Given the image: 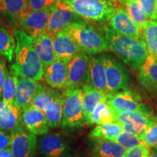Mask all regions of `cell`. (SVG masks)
Listing matches in <instances>:
<instances>
[{
	"label": "cell",
	"mask_w": 157,
	"mask_h": 157,
	"mask_svg": "<svg viewBox=\"0 0 157 157\" xmlns=\"http://www.w3.org/2000/svg\"><path fill=\"white\" fill-rule=\"evenodd\" d=\"M15 39V61L10 66V72L17 77L42 81L44 67L33 45V37L22 29L13 30Z\"/></svg>",
	"instance_id": "6da1fadb"
},
{
	"label": "cell",
	"mask_w": 157,
	"mask_h": 157,
	"mask_svg": "<svg viewBox=\"0 0 157 157\" xmlns=\"http://www.w3.org/2000/svg\"><path fill=\"white\" fill-rule=\"evenodd\" d=\"M103 28L109 50L114 52L131 68H140L149 56L144 41L119 34L110 26Z\"/></svg>",
	"instance_id": "7a4b0ae2"
},
{
	"label": "cell",
	"mask_w": 157,
	"mask_h": 157,
	"mask_svg": "<svg viewBox=\"0 0 157 157\" xmlns=\"http://www.w3.org/2000/svg\"><path fill=\"white\" fill-rule=\"evenodd\" d=\"M75 41L82 52L93 56L109 50L104 28H99L90 21L82 20L66 28L63 31Z\"/></svg>",
	"instance_id": "3957f363"
},
{
	"label": "cell",
	"mask_w": 157,
	"mask_h": 157,
	"mask_svg": "<svg viewBox=\"0 0 157 157\" xmlns=\"http://www.w3.org/2000/svg\"><path fill=\"white\" fill-rule=\"evenodd\" d=\"M74 13L85 21L99 23L110 21L117 11V0H63Z\"/></svg>",
	"instance_id": "277c9868"
},
{
	"label": "cell",
	"mask_w": 157,
	"mask_h": 157,
	"mask_svg": "<svg viewBox=\"0 0 157 157\" xmlns=\"http://www.w3.org/2000/svg\"><path fill=\"white\" fill-rule=\"evenodd\" d=\"M63 95V129L79 127L84 122L83 113V93L81 88L66 89Z\"/></svg>",
	"instance_id": "5b68a950"
},
{
	"label": "cell",
	"mask_w": 157,
	"mask_h": 157,
	"mask_svg": "<svg viewBox=\"0 0 157 157\" xmlns=\"http://www.w3.org/2000/svg\"><path fill=\"white\" fill-rule=\"evenodd\" d=\"M106 93L115 94L128 90L130 87V78L126 68L117 59L109 55H104Z\"/></svg>",
	"instance_id": "8992f818"
},
{
	"label": "cell",
	"mask_w": 157,
	"mask_h": 157,
	"mask_svg": "<svg viewBox=\"0 0 157 157\" xmlns=\"http://www.w3.org/2000/svg\"><path fill=\"white\" fill-rule=\"evenodd\" d=\"M107 101L116 113L139 111L151 115V110L146 104L143 103L140 95L129 90L115 94H109Z\"/></svg>",
	"instance_id": "52a82bcc"
},
{
	"label": "cell",
	"mask_w": 157,
	"mask_h": 157,
	"mask_svg": "<svg viewBox=\"0 0 157 157\" xmlns=\"http://www.w3.org/2000/svg\"><path fill=\"white\" fill-rule=\"evenodd\" d=\"M50 10L48 25L45 31L51 34L63 31L72 23L83 20L82 17L74 13L64 2L63 0H60Z\"/></svg>",
	"instance_id": "ba28073f"
},
{
	"label": "cell",
	"mask_w": 157,
	"mask_h": 157,
	"mask_svg": "<svg viewBox=\"0 0 157 157\" xmlns=\"http://www.w3.org/2000/svg\"><path fill=\"white\" fill-rule=\"evenodd\" d=\"M90 58L87 54L81 52L68 63V77L66 89L79 88L90 84Z\"/></svg>",
	"instance_id": "9c48e42d"
},
{
	"label": "cell",
	"mask_w": 157,
	"mask_h": 157,
	"mask_svg": "<svg viewBox=\"0 0 157 157\" xmlns=\"http://www.w3.org/2000/svg\"><path fill=\"white\" fill-rule=\"evenodd\" d=\"M43 157H69L71 147L62 133H49L40 137L38 144Z\"/></svg>",
	"instance_id": "30bf717a"
},
{
	"label": "cell",
	"mask_w": 157,
	"mask_h": 157,
	"mask_svg": "<svg viewBox=\"0 0 157 157\" xmlns=\"http://www.w3.org/2000/svg\"><path fill=\"white\" fill-rule=\"evenodd\" d=\"M50 14V10L26 11L21 15L17 29H22L32 37L39 36L46 31Z\"/></svg>",
	"instance_id": "8fae6325"
},
{
	"label": "cell",
	"mask_w": 157,
	"mask_h": 157,
	"mask_svg": "<svg viewBox=\"0 0 157 157\" xmlns=\"http://www.w3.org/2000/svg\"><path fill=\"white\" fill-rule=\"evenodd\" d=\"M12 135L11 151L14 157H34L37 138L36 135L26 132L23 128L10 133Z\"/></svg>",
	"instance_id": "7c38bea8"
},
{
	"label": "cell",
	"mask_w": 157,
	"mask_h": 157,
	"mask_svg": "<svg viewBox=\"0 0 157 157\" xmlns=\"http://www.w3.org/2000/svg\"><path fill=\"white\" fill-rule=\"evenodd\" d=\"M110 27L119 34L143 39V30L129 17L126 9L119 7L110 20Z\"/></svg>",
	"instance_id": "4fadbf2b"
},
{
	"label": "cell",
	"mask_w": 157,
	"mask_h": 157,
	"mask_svg": "<svg viewBox=\"0 0 157 157\" xmlns=\"http://www.w3.org/2000/svg\"><path fill=\"white\" fill-rule=\"evenodd\" d=\"M53 36V46L57 60L69 63L77 55L81 53L75 41L64 31H59Z\"/></svg>",
	"instance_id": "5bb4252c"
},
{
	"label": "cell",
	"mask_w": 157,
	"mask_h": 157,
	"mask_svg": "<svg viewBox=\"0 0 157 157\" xmlns=\"http://www.w3.org/2000/svg\"><path fill=\"white\" fill-rule=\"evenodd\" d=\"M41 84H42L36 80L18 77L16 93L13 103L15 106L21 111L30 106Z\"/></svg>",
	"instance_id": "9a60e30c"
},
{
	"label": "cell",
	"mask_w": 157,
	"mask_h": 157,
	"mask_svg": "<svg viewBox=\"0 0 157 157\" xmlns=\"http://www.w3.org/2000/svg\"><path fill=\"white\" fill-rule=\"evenodd\" d=\"M23 127L29 132L36 135H44L48 132L49 126L44 112L29 106L22 111Z\"/></svg>",
	"instance_id": "2e32d148"
},
{
	"label": "cell",
	"mask_w": 157,
	"mask_h": 157,
	"mask_svg": "<svg viewBox=\"0 0 157 157\" xmlns=\"http://www.w3.org/2000/svg\"><path fill=\"white\" fill-rule=\"evenodd\" d=\"M137 81L151 94L157 95V59L148 56L139 68Z\"/></svg>",
	"instance_id": "e0dca14e"
},
{
	"label": "cell",
	"mask_w": 157,
	"mask_h": 157,
	"mask_svg": "<svg viewBox=\"0 0 157 157\" xmlns=\"http://www.w3.org/2000/svg\"><path fill=\"white\" fill-rule=\"evenodd\" d=\"M21 112L14 104H6L0 96V129L11 133L23 128Z\"/></svg>",
	"instance_id": "ac0fdd59"
},
{
	"label": "cell",
	"mask_w": 157,
	"mask_h": 157,
	"mask_svg": "<svg viewBox=\"0 0 157 157\" xmlns=\"http://www.w3.org/2000/svg\"><path fill=\"white\" fill-rule=\"evenodd\" d=\"M68 62L56 59L50 66L44 68V76L47 84L54 89H65L68 77Z\"/></svg>",
	"instance_id": "d6986e66"
},
{
	"label": "cell",
	"mask_w": 157,
	"mask_h": 157,
	"mask_svg": "<svg viewBox=\"0 0 157 157\" xmlns=\"http://www.w3.org/2000/svg\"><path fill=\"white\" fill-rule=\"evenodd\" d=\"M29 10L28 0H0V13L16 29L21 15Z\"/></svg>",
	"instance_id": "ffe728a7"
},
{
	"label": "cell",
	"mask_w": 157,
	"mask_h": 157,
	"mask_svg": "<svg viewBox=\"0 0 157 157\" xmlns=\"http://www.w3.org/2000/svg\"><path fill=\"white\" fill-rule=\"evenodd\" d=\"M33 45L40 58L44 68L56 60L52 34L44 31L39 36L33 37Z\"/></svg>",
	"instance_id": "44dd1931"
},
{
	"label": "cell",
	"mask_w": 157,
	"mask_h": 157,
	"mask_svg": "<svg viewBox=\"0 0 157 157\" xmlns=\"http://www.w3.org/2000/svg\"><path fill=\"white\" fill-rule=\"evenodd\" d=\"M90 84L92 87L106 93V75L103 56H90Z\"/></svg>",
	"instance_id": "7402d4cb"
},
{
	"label": "cell",
	"mask_w": 157,
	"mask_h": 157,
	"mask_svg": "<svg viewBox=\"0 0 157 157\" xmlns=\"http://www.w3.org/2000/svg\"><path fill=\"white\" fill-rule=\"evenodd\" d=\"M81 89L83 93V113L84 122H86L95 107L106 99L109 94L95 89L89 84H84Z\"/></svg>",
	"instance_id": "603a6c76"
},
{
	"label": "cell",
	"mask_w": 157,
	"mask_h": 157,
	"mask_svg": "<svg viewBox=\"0 0 157 157\" xmlns=\"http://www.w3.org/2000/svg\"><path fill=\"white\" fill-rule=\"evenodd\" d=\"M93 154L95 157H123L127 149L113 140L93 138Z\"/></svg>",
	"instance_id": "cb8c5ba5"
},
{
	"label": "cell",
	"mask_w": 157,
	"mask_h": 157,
	"mask_svg": "<svg viewBox=\"0 0 157 157\" xmlns=\"http://www.w3.org/2000/svg\"><path fill=\"white\" fill-rule=\"evenodd\" d=\"M107 100L108 98L95 107L89 119L86 121V124L100 125L117 122V113L111 109Z\"/></svg>",
	"instance_id": "d4e9b609"
},
{
	"label": "cell",
	"mask_w": 157,
	"mask_h": 157,
	"mask_svg": "<svg viewBox=\"0 0 157 157\" xmlns=\"http://www.w3.org/2000/svg\"><path fill=\"white\" fill-rule=\"evenodd\" d=\"M63 109V95L58 93L52 101L48 104L44 111L48 126L50 128H56L62 122Z\"/></svg>",
	"instance_id": "484cf974"
},
{
	"label": "cell",
	"mask_w": 157,
	"mask_h": 157,
	"mask_svg": "<svg viewBox=\"0 0 157 157\" xmlns=\"http://www.w3.org/2000/svg\"><path fill=\"white\" fill-rule=\"evenodd\" d=\"M157 121L151 115L146 114L139 111H122L117 113V122L131 123L147 128L148 125Z\"/></svg>",
	"instance_id": "4316f807"
},
{
	"label": "cell",
	"mask_w": 157,
	"mask_h": 157,
	"mask_svg": "<svg viewBox=\"0 0 157 157\" xmlns=\"http://www.w3.org/2000/svg\"><path fill=\"white\" fill-rule=\"evenodd\" d=\"M15 50V36L5 25L0 27V56L13 61Z\"/></svg>",
	"instance_id": "83f0119b"
},
{
	"label": "cell",
	"mask_w": 157,
	"mask_h": 157,
	"mask_svg": "<svg viewBox=\"0 0 157 157\" xmlns=\"http://www.w3.org/2000/svg\"><path fill=\"white\" fill-rule=\"evenodd\" d=\"M123 132L120 123L113 122L97 125L90 132V136L93 138L115 140Z\"/></svg>",
	"instance_id": "f1b7e54d"
},
{
	"label": "cell",
	"mask_w": 157,
	"mask_h": 157,
	"mask_svg": "<svg viewBox=\"0 0 157 157\" xmlns=\"http://www.w3.org/2000/svg\"><path fill=\"white\" fill-rule=\"evenodd\" d=\"M143 40L149 56L157 59V22L149 20L143 30Z\"/></svg>",
	"instance_id": "f546056e"
},
{
	"label": "cell",
	"mask_w": 157,
	"mask_h": 157,
	"mask_svg": "<svg viewBox=\"0 0 157 157\" xmlns=\"http://www.w3.org/2000/svg\"><path fill=\"white\" fill-rule=\"evenodd\" d=\"M58 92L56 91V90L46 87L43 84H41L38 92L31 102L30 106L34 107L35 109L44 112L48 104L52 101V99L58 94Z\"/></svg>",
	"instance_id": "4dcf8cb0"
},
{
	"label": "cell",
	"mask_w": 157,
	"mask_h": 157,
	"mask_svg": "<svg viewBox=\"0 0 157 157\" xmlns=\"http://www.w3.org/2000/svg\"><path fill=\"white\" fill-rule=\"evenodd\" d=\"M18 77L8 71L6 76L4 82L2 91V98L6 104H13L15 93L17 90V84Z\"/></svg>",
	"instance_id": "1f68e13d"
},
{
	"label": "cell",
	"mask_w": 157,
	"mask_h": 157,
	"mask_svg": "<svg viewBox=\"0 0 157 157\" xmlns=\"http://www.w3.org/2000/svg\"><path fill=\"white\" fill-rule=\"evenodd\" d=\"M124 5L127 12L128 13L129 17L142 30H143L145 25H146L149 20L146 15L140 9L137 0L128 2Z\"/></svg>",
	"instance_id": "d6a6232c"
},
{
	"label": "cell",
	"mask_w": 157,
	"mask_h": 157,
	"mask_svg": "<svg viewBox=\"0 0 157 157\" xmlns=\"http://www.w3.org/2000/svg\"><path fill=\"white\" fill-rule=\"evenodd\" d=\"M115 142L119 143L124 148L127 149L133 148L137 146H146L142 137L131 133L122 132L115 139Z\"/></svg>",
	"instance_id": "836d02e7"
},
{
	"label": "cell",
	"mask_w": 157,
	"mask_h": 157,
	"mask_svg": "<svg viewBox=\"0 0 157 157\" xmlns=\"http://www.w3.org/2000/svg\"><path fill=\"white\" fill-rule=\"evenodd\" d=\"M142 139L146 146L148 148L157 147V121L147 127L142 135Z\"/></svg>",
	"instance_id": "e575fe53"
},
{
	"label": "cell",
	"mask_w": 157,
	"mask_h": 157,
	"mask_svg": "<svg viewBox=\"0 0 157 157\" xmlns=\"http://www.w3.org/2000/svg\"><path fill=\"white\" fill-rule=\"evenodd\" d=\"M140 9L148 19L156 21V0H137Z\"/></svg>",
	"instance_id": "d590c367"
},
{
	"label": "cell",
	"mask_w": 157,
	"mask_h": 157,
	"mask_svg": "<svg viewBox=\"0 0 157 157\" xmlns=\"http://www.w3.org/2000/svg\"><path fill=\"white\" fill-rule=\"evenodd\" d=\"M60 0H28L29 10L37 11L50 10Z\"/></svg>",
	"instance_id": "8d00e7d4"
},
{
	"label": "cell",
	"mask_w": 157,
	"mask_h": 157,
	"mask_svg": "<svg viewBox=\"0 0 157 157\" xmlns=\"http://www.w3.org/2000/svg\"><path fill=\"white\" fill-rule=\"evenodd\" d=\"M149 154H150V150L148 147L141 146L127 149L123 157H148Z\"/></svg>",
	"instance_id": "74e56055"
},
{
	"label": "cell",
	"mask_w": 157,
	"mask_h": 157,
	"mask_svg": "<svg viewBox=\"0 0 157 157\" xmlns=\"http://www.w3.org/2000/svg\"><path fill=\"white\" fill-rule=\"evenodd\" d=\"M122 127L123 132L131 133V134L137 135L142 137V135L145 132L146 128H143L142 127L138 126V125L134 124L131 123H120Z\"/></svg>",
	"instance_id": "f35d334b"
},
{
	"label": "cell",
	"mask_w": 157,
	"mask_h": 157,
	"mask_svg": "<svg viewBox=\"0 0 157 157\" xmlns=\"http://www.w3.org/2000/svg\"><path fill=\"white\" fill-rule=\"evenodd\" d=\"M12 135L8 132L0 129V149L10 148Z\"/></svg>",
	"instance_id": "ab89813d"
},
{
	"label": "cell",
	"mask_w": 157,
	"mask_h": 157,
	"mask_svg": "<svg viewBox=\"0 0 157 157\" xmlns=\"http://www.w3.org/2000/svg\"><path fill=\"white\" fill-rule=\"evenodd\" d=\"M7 72H8V70H7V66H6L5 58H4V57L0 56V96H2L3 84Z\"/></svg>",
	"instance_id": "60d3db41"
},
{
	"label": "cell",
	"mask_w": 157,
	"mask_h": 157,
	"mask_svg": "<svg viewBox=\"0 0 157 157\" xmlns=\"http://www.w3.org/2000/svg\"><path fill=\"white\" fill-rule=\"evenodd\" d=\"M0 157H14L11 148L0 149Z\"/></svg>",
	"instance_id": "b9f144b4"
},
{
	"label": "cell",
	"mask_w": 157,
	"mask_h": 157,
	"mask_svg": "<svg viewBox=\"0 0 157 157\" xmlns=\"http://www.w3.org/2000/svg\"><path fill=\"white\" fill-rule=\"evenodd\" d=\"M148 157H157V151L156 152L152 151L151 154H149Z\"/></svg>",
	"instance_id": "7bdbcfd3"
},
{
	"label": "cell",
	"mask_w": 157,
	"mask_h": 157,
	"mask_svg": "<svg viewBox=\"0 0 157 157\" xmlns=\"http://www.w3.org/2000/svg\"><path fill=\"white\" fill-rule=\"evenodd\" d=\"M117 1H119V2L122 4V5H124L125 3L128 2H130V1H132V0H117Z\"/></svg>",
	"instance_id": "ee69618b"
},
{
	"label": "cell",
	"mask_w": 157,
	"mask_h": 157,
	"mask_svg": "<svg viewBox=\"0 0 157 157\" xmlns=\"http://www.w3.org/2000/svg\"><path fill=\"white\" fill-rule=\"evenodd\" d=\"M2 25H3V23H2V21H0V27H1Z\"/></svg>",
	"instance_id": "f6af8a7d"
},
{
	"label": "cell",
	"mask_w": 157,
	"mask_h": 157,
	"mask_svg": "<svg viewBox=\"0 0 157 157\" xmlns=\"http://www.w3.org/2000/svg\"><path fill=\"white\" fill-rule=\"evenodd\" d=\"M156 18H157V0H156Z\"/></svg>",
	"instance_id": "bcb514c9"
},
{
	"label": "cell",
	"mask_w": 157,
	"mask_h": 157,
	"mask_svg": "<svg viewBox=\"0 0 157 157\" xmlns=\"http://www.w3.org/2000/svg\"><path fill=\"white\" fill-rule=\"evenodd\" d=\"M156 148H157V147H156Z\"/></svg>",
	"instance_id": "7dc6e473"
}]
</instances>
